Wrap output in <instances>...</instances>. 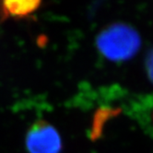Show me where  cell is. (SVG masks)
<instances>
[{
  "label": "cell",
  "instance_id": "277c9868",
  "mask_svg": "<svg viewBox=\"0 0 153 153\" xmlns=\"http://www.w3.org/2000/svg\"><path fill=\"white\" fill-rule=\"evenodd\" d=\"M145 64H146V70H147L149 79L153 83V48H151L148 52Z\"/></svg>",
  "mask_w": 153,
  "mask_h": 153
},
{
  "label": "cell",
  "instance_id": "6da1fadb",
  "mask_svg": "<svg viewBox=\"0 0 153 153\" xmlns=\"http://www.w3.org/2000/svg\"><path fill=\"white\" fill-rule=\"evenodd\" d=\"M141 45L137 30L126 23L115 22L105 27L96 37V47L112 62H124L135 56Z\"/></svg>",
  "mask_w": 153,
  "mask_h": 153
},
{
  "label": "cell",
  "instance_id": "7a4b0ae2",
  "mask_svg": "<svg viewBox=\"0 0 153 153\" xmlns=\"http://www.w3.org/2000/svg\"><path fill=\"white\" fill-rule=\"evenodd\" d=\"M25 145L29 153H60L62 139L56 127L40 120L28 130Z\"/></svg>",
  "mask_w": 153,
  "mask_h": 153
},
{
  "label": "cell",
  "instance_id": "3957f363",
  "mask_svg": "<svg viewBox=\"0 0 153 153\" xmlns=\"http://www.w3.org/2000/svg\"><path fill=\"white\" fill-rule=\"evenodd\" d=\"M42 5V0H2L3 18L24 19L35 13Z\"/></svg>",
  "mask_w": 153,
  "mask_h": 153
}]
</instances>
